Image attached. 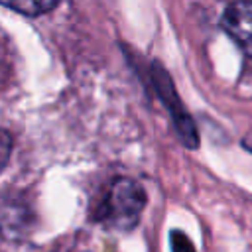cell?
Wrapping results in <instances>:
<instances>
[{
    "mask_svg": "<svg viewBox=\"0 0 252 252\" xmlns=\"http://www.w3.org/2000/svg\"><path fill=\"white\" fill-rule=\"evenodd\" d=\"M171 250L173 252H195L191 240L181 230H173L171 232Z\"/></svg>",
    "mask_w": 252,
    "mask_h": 252,
    "instance_id": "6",
    "label": "cell"
},
{
    "mask_svg": "<svg viewBox=\"0 0 252 252\" xmlns=\"http://www.w3.org/2000/svg\"><path fill=\"white\" fill-rule=\"evenodd\" d=\"M10 152H12V138L6 130L0 128V171L4 169V165L8 163V158H10Z\"/></svg>",
    "mask_w": 252,
    "mask_h": 252,
    "instance_id": "7",
    "label": "cell"
},
{
    "mask_svg": "<svg viewBox=\"0 0 252 252\" xmlns=\"http://www.w3.org/2000/svg\"><path fill=\"white\" fill-rule=\"evenodd\" d=\"M152 79H154V87H156V93L159 94V98L163 100L165 108L169 110L173 122H175V128L183 140L185 146L189 148H197L199 144V136H197V128L191 120V116L187 114V110L183 108L173 85H171V79L169 75L165 73V69L159 65V63H154L152 65Z\"/></svg>",
    "mask_w": 252,
    "mask_h": 252,
    "instance_id": "2",
    "label": "cell"
},
{
    "mask_svg": "<svg viewBox=\"0 0 252 252\" xmlns=\"http://www.w3.org/2000/svg\"><path fill=\"white\" fill-rule=\"evenodd\" d=\"M220 26L240 45V49L252 57V0L232 2L224 10Z\"/></svg>",
    "mask_w": 252,
    "mask_h": 252,
    "instance_id": "4",
    "label": "cell"
},
{
    "mask_svg": "<svg viewBox=\"0 0 252 252\" xmlns=\"http://www.w3.org/2000/svg\"><path fill=\"white\" fill-rule=\"evenodd\" d=\"M146 205L144 189L132 179H116L110 183L102 199L94 207V220L106 228L130 230L140 220Z\"/></svg>",
    "mask_w": 252,
    "mask_h": 252,
    "instance_id": "1",
    "label": "cell"
},
{
    "mask_svg": "<svg viewBox=\"0 0 252 252\" xmlns=\"http://www.w3.org/2000/svg\"><path fill=\"white\" fill-rule=\"evenodd\" d=\"M0 4L26 16H39L53 10L59 4V0H0Z\"/></svg>",
    "mask_w": 252,
    "mask_h": 252,
    "instance_id": "5",
    "label": "cell"
},
{
    "mask_svg": "<svg viewBox=\"0 0 252 252\" xmlns=\"http://www.w3.org/2000/svg\"><path fill=\"white\" fill-rule=\"evenodd\" d=\"M32 213L22 197L4 193L0 195V234L6 240H20L30 230Z\"/></svg>",
    "mask_w": 252,
    "mask_h": 252,
    "instance_id": "3",
    "label": "cell"
},
{
    "mask_svg": "<svg viewBox=\"0 0 252 252\" xmlns=\"http://www.w3.org/2000/svg\"><path fill=\"white\" fill-rule=\"evenodd\" d=\"M242 144H244V148H246V150H250V152H252V132H250V134H246V138L242 140Z\"/></svg>",
    "mask_w": 252,
    "mask_h": 252,
    "instance_id": "8",
    "label": "cell"
}]
</instances>
